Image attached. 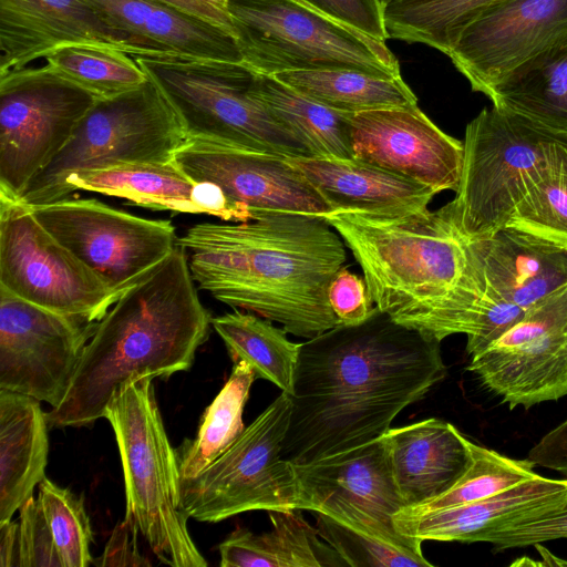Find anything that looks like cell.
I'll return each instance as SVG.
<instances>
[{
  "label": "cell",
  "mask_w": 567,
  "mask_h": 567,
  "mask_svg": "<svg viewBox=\"0 0 567 567\" xmlns=\"http://www.w3.org/2000/svg\"><path fill=\"white\" fill-rule=\"evenodd\" d=\"M446 377L441 340L374 307L300 344L281 457L307 464L380 439Z\"/></svg>",
  "instance_id": "6da1fadb"
},
{
  "label": "cell",
  "mask_w": 567,
  "mask_h": 567,
  "mask_svg": "<svg viewBox=\"0 0 567 567\" xmlns=\"http://www.w3.org/2000/svg\"><path fill=\"white\" fill-rule=\"evenodd\" d=\"M200 290L301 338L339 324L328 287L347 259L323 216L267 213L243 223L204 221L177 238Z\"/></svg>",
  "instance_id": "7a4b0ae2"
},
{
  "label": "cell",
  "mask_w": 567,
  "mask_h": 567,
  "mask_svg": "<svg viewBox=\"0 0 567 567\" xmlns=\"http://www.w3.org/2000/svg\"><path fill=\"white\" fill-rule=\"evenodd\" d=\"M326 220L361 267L375 307L439 340L463 333L470 344L495 329L493 303L467 239L445 208L399 214L333 212Z\"/></svg>",
  "instance_id": "3957f363"
},
{
  "label": "cell",
  "mask_w": 567,
  "mask_h": 567,
  "mask_svg": "<svg viewBox=\"0 0 567 567\" xmlns=\"http://www.w3.org/2000/svg\"><path fill=\"white\" fill-rule=\"evenodd\" d=\"M212 319L198 298L187 251L177 244L97 322L64 399L47 412L49 427L91 424L104 417L122 386L187 371Z\"/></svg>",
  "instance_id": "277c9868"
},
{
  "label": "cell",
  "mask_w": 567,
  "mask_h": 567,
  "mask_svg": "<svg viewBox=\"0 0 567 567\" xmlns=\"http://www.w3.org/2000/svg\"><path fill=\"white\" fill-rule=\"evenodd\" d=\"M152 378L122 386L109 403L125 484V520L172 567L208 564L189 535L176 450L164 427Z\"/></svg>",
  "instance_id": "5b68a950"
},
{
  "label": "cell",
  "mask_w": 567,
  "mask_h": 567,
  "mask_svg": "<svg viewBox=\"0 0 567 567\" xmlns=\"http://www.w3.org/2000/svg\"><path fill=\"white\" fill-rule=\"evenodd\" d=\"M226 11L243 62L257 73L355 70L401 76L384 41L296 0H226Z\"/></svg>",
  "instance_id": "8992f818"
},
{
  "label": "cell",
  "mask_w": 567,
  "mask_h": 567,
  "mask_svg": "<svg viewBox=\"0 0 567 567\" xmlns=\"http://www.w3.org/2000/svg\"><path fill=\"white\" fill-rule=\"evenodd\" d=\"M559 137L494 105L483 109L466 125L460 185L443 206L458 231L475 239L504 228Z\"/></svg>",
  "instance_id": "52a82bcc"
},
{
  "label": "cell",
  "mask_w": 567,
  "mask_h": 567,
  "mask_svg": "<svg viewBox=\"0 0 567 567\" xmlns=\"http://www.w3.org/2000/svg\"><path fill=\"white\" fill-rule=\"evenodd\" d=\"M185 138L178 116L148 78L134 90L96 100L65 147L16 202L32 207L69 198L68 177L82 171L173 161Z\"/></svg>",
  "instance_id": "ba28073f"
},
{
  "label": "cell",
  "mask_w": 567,
  "mask_h": 567,
  "mask_svg": "<svg viewBox=\"0 0 567 567\" xmlns=\"http://www.w3.org/2000/svg\"><path fill=\"white\" fill-rule=\"evenodd\" d=\"M162 91L186 136L218 138L287 157L311 156L254 95L257 72L244 62L135 56Z\"/></svg>",
  "instance_id": "9c48e42d"
},
{
  "label": "cell",
  "mask_w": 567,
  "mask_h": 567,
  "mask_svg": "<svg viewBox=\"0 0 567 567\" xmlns=\"http://www.w3.org/2000/svg\"><path fill=\"white\" fill-rule=\"evenodd\" d=\"M291 406L281 392L203 472L181 480L189 518L217 523L256 509H300L295 464L281 457Z\"/></svg>",
  "instance_id": "30bf717a"
},
{
  "label": "cell",
  "mask_w": 567,
  "mask_h": 567,
  "mask_svg": "<svg viewBox=\"0 0 567 567\" xmlns=\"http://www.w3.org/2000/svg\"><path fill=\"white\" fill-rule=\"evenodd\" d=\"M96 100L48 64L0 74V200L21 196Z\"/></svg>",
  "instance_id": "8fae6325"
},
{
  "label": "cell",
  "mask_w": 567,
  "mask_h": 567,
  "mask_svg": "<svg viewBox=\"0 0 567 567\" xmlns=\"http://www.w3.org/2000/svg\"><path fill=\"white\" fill-rule=\"evenodd\" d=\"M0 287L48 310L99 322L120 298L18 202L0 200Z\"/></svg>",
  "instance_id": "7c38bea8"
},
{
  "label": "cell",
  "mask_w": 567,
  "mask_h": 567,
  "mask_svg": "<svg viewBox=\"0 0 567 567\" xmlns=\"http://www.w3.org/2000/svg\"><path fill=\"white\" fill-rule=\"evenodd\" d=\"M37 220L118 297L177 245L171 220L143 218L93 198L29 207Z\"/></svg>",
  "instance_id": "4fadbf2b"
},
{
  "label": "cell",
  "mask_w": 567,
  "mask_h": 567,
  "mask_svg": "<svg viewBox=\"0 0 567 567\" xmlns=\"http://www.w3.org/2000/svg\"><path fill=\"white\" fill-rule=\"evenodd\" d=\"M467 369L511 409L567 395V284L527 309Z\"/></svg>",
  "instance_id": "5bb4252c"
},
{
  "label": "cell",
  "mask_w": 567,
  "mask_h": 567,
  "mask_svg": "<svg viewBox=\"0 0 567 567\" xmlns=\"http://www.w3.org/2000/svg\"><path fill=\"white\" fill-rule=\"evenodd\" d=\"M96 327L97 322L48 310L0 287V390L56 408Z\"/></svg>",
  "instance_id": "9a60e30c"
},
{
  "label": "cell",
  "mask_w": 567,
  "mask_h": 567,
  "mask_svg": "<svg viewBox=\"0 0 567 567\" xmlns=\"http://www.w3.org/2000/svg\"><path fill=\"white\" fill-rule=\"evenodd\" d=\"M175 163L194 181L210 182L254 219L286 212L326 216L330 206L287 156L218 138L186 136Z\"/></svg>",
  "instance_id": "2e32d148"
},
{
  "label": "cell",
  "mask_w": 567,
  "mask_h": 567,
  "mask_svg": "<svg viewBox=\"0 0 567 567\" xmlns=\"http://www.w3.org/2000/svg\"><path fill=\"white\" fill-rule=\"evenodd\" d=\"M353 158L433 188L456 192L464 146L417 104L350 114Z\"/></svg>",
  "instance_id": "e0dca14e"
},
{
  "label": "cell",
  "mask_w": 567,
  "mask_h": 567,
  "mask_svg": "<svg viewBox=\"0 0 567 567\" xmlns=\"http://www.w3.org/2000/svg\"><path fill=\"white\" fill-rule=\"evenodd\" d=\"M567 34V0H506L462 33L447 56L486 96L508 74Z\"/></svg>",
  "instance_id": "ac0fdd59"
},
{
  "label": "cell",
  "mask_w": 567,
  "mask_h": 567,
  "mask_svg": "<svg viewBox=\"0 0 567 567\" xmlns=\"http://www.w3.org/2000/svg\"><path fill=\"white\" fill-rule=\"evenodd\" d=\"M76 43L148 56L86 0H0V74Z\"/></svg>",
  "instance_id": "d6986e66"
},
{
  "label": "cell",
  "mask_w": 567,
  "mask_h": 567,
  "mask_svg": "<svg viewBox=\"0 0 567 567\" xmlns=\"http://www.w3.org/2000/svg\"><path fill=\"white\" fill-rule=\"evenodd\" d=\"M567 501V478L536 474L507 489L472 503L393 516L395 529L423 540L484 543L494 532L559 509Z\"/></svg>",
  "instance_id": "ffe728a7"
},
{
  "label": "cell",
  "mask_w": 567,
  "mask_h": 567,
  "mask_svg": "<svg viewBox=\"0 0 567 567\" xmlns=\"http://www.w3.org/2000/svg\"><path fill=\"white\" fill-rule=\"evenodd\" d=\"M300 509L315 513L337 503L352 504L385 524L405 507L391 471L383 437L307 464H295Z\"/></svg>",
  "instance_id": "44dd1931"
},
{
  "label": "cell",
  "mask_w": 567,
  "mask_h": 567,
  "mask_svg": "<svg viewBox=\"0 0 567 567\" xmlns=\"http://www.w3.org/2000/svg\"><path fill=\"white\" fill-rule=\"evenodd\" d=\"M148 56L243 62L227 29L161 0H86Z\"/></svg>",
  "instance_id": "7402d4cb"
},
{
  "label": "cell",
  "mask_w": 567,
  "mask_h": 567,
  "mask_svg": "<svg viewBox=\"0 0 567 567\" xmlns=\"http://www.w3.org/2000/svg\"><path fill=\"white\" fill-rule=\"evenodd\" d=\"M394 483L405 507L442 495L472 463L470 442L453 424L431 417L383 434Z\"/></svg>",
  "instance_id": "603a6c76"
},
{
  "label": "cell",
  "mask_w": 567,
  "mask_h": 567,
  "mask_svg": "<svg viewBox=\"0 0 567 567\" xmlns=\"http://www.w3.org/2000/svg\"><path fill=\"white\" fill-rule=\"evenodd\" d=\"M333 212L399 214L429 207L433 188L357 158L287 157Z\"/></svg>",
  "instance_id": "cb8c5ba5"
},
{
  "label": "cell",
  "mask_w": 567,
  "mask_h": 567,
  "mask_svg": "<svg viewBox=\"0 0 567 567\" xmlns=\"http://www.w3.org/2000/svg\"><path fill=\"white\" fill-rule=\"evenodd\" d=\"M467 246L486 286L525 311L567 284V250L525 233L504 227Z\"/></svg>",
  "instance_id": "d4e9b609"
},
{
  "label": "cell",
  "mask_w": 567,
  "mask_h": 567,
  "mask_svg": "<svg viewBox=\"0 0 567 567\" xmlns=\"http://www.w3.org/2000/svg\"><path fill=\"white\" fill-rule=\"evenodd\" d=\"M48 427L39 400L0 390V523L10 520L45 478Z\"/></svg>",
  "instance_id": "484cf974"
},
{
  "label": "cell",
  "mask_w": 567,
  "mask_h": 567,
  "mask_svg": "<svg viewBox=\"0 0 567 567\" xmlns=\"http://www.w3.org/2000/svg\"><path fill=\"white\" fill-rule=\"evenodd\" d=\"M300 509L268 511L272 527L254 534L237 528L218 549L223 567H340L341 556L309 525Z\"/></svg>",
  "instance_id": "4316f807"
},
{
  "label": "cell",
  "mask_w": 567,
  "mask_h": 567,
  "mask_svg": "<svg viewBox=\"0 0 567 567\" xmlns=\"http://www.w3.org/2000/svg\"><path fill=\"white\" fill-rule=\"evenodd\" d=\"M316 528L351 567H432L422 551V540L399 533L346 503L328 505L317 512Z\"/></svg>",
  "instance_id": "83f0119b"
},
{
  "label": "cell",
  "mask_w": 567,
  "mask_h": 567,
  "mask_svg": "<svg viewBox=\"0 0 567 567\" xmlns=\"http://www.w3.org/2000/svg\"><path fill=\"white\" fill-rule=\"evenodd\" d=\"M488 97L497 109L567 136V34L508 74Z\"/></svg>",
  "instance_id": "f1b7e54d"
},
{
  "label": "cell",
  "mask_w": 567,
  "mask_h": 567,
  "mask_svg": "<svg viewBox=\"0 0 567 567\" xmlns=\"http://www.w3.org/2000/svg\"><path fill=\"white\" fill-rule=\"evenodd\" d=\"M71 195L75 190L127 199L156 210L200 214L195 204L197 182L174 161L121 163L86 169L68 177Z\"/></svg>",
  "instance_id": "f546056e"
},
{
  "label": "cell",
  "mask_w": 567,
  "mask_h": 567,
  "mask_svg": "<svg viewBox=\"0 0 567 567\" xmlns=\"http://www.w3.org/2000/svg\"><path fill=\"white\" fill-rule=\"evenodd\" d=\"M252 93L311 156L353 158L351 113L320 104L271 75L257 73Z\"/></svg>",
  "instance_id": "4dcf8cb0"
},
{
  "label": "cell",
  "mask_w": 567,
  "mask_h": 567,
  "mask_svg": "<svg viewBox=\"0 0 567 567\" xmlns=\"http://www.w3.org/2000/svg\"><path fill=\"white\" fill-rule=\"evenodd\" d=\"M255 313L235 309L212 319L234 363L243 361L261 378L291 394L300 344L284 328Z\"/></svg>",
  "instance_id": "1f68e13d"
},
{
  "label": "cell",
  "mask_w": 567,
  "mask_h": 567,
  "mask_svg": "<svg viewBox=\"0 0 567 567\" xmlns=\"http://www.w3.org/2000/svg\"><path fill=\"white\" fill-rule=\"evenodd\" d=\"M297 92L344 113L417 104L400 78H384L355 70L291 71L271 75Z\"/></svg>",
  "instance_id": "d6a6232c"
},
{
  "label": "cell",
  "mask_w": 567,
  "mask_h": 567,
  "mask_svg": "<svg viewBox=\"0 0 567 567\" xmlns=\"http://www.w3.org/2000/svg\"><path fill=\"white\" fill-rule=\"evenodd\" d=\"M506 0H393L382 8L388 39L423 43L449 55L462 33Z\"/></svg>",
  "instance_id": "836d02e7"
},
{
  "label": "cell",
  "mask_w": 567,
  "mask_h": 567,
  "mask_svg": "<svg viewBox=\"0 0 567 567\" xmlns=\"http://www.w3.org/2000/svg\"><path fill=\"white\" fill-rule=\"evenodd\" d=\"M255 380L247 363H234L230 377L205 410L197 435L176 450L181 480L203 472L244 432L243 412Z\"/></svg>",
  "instance_id": "e575fe53"
},
{
  "label": "cell",
  "mask_w": 567,
  "mask_h": 567,
  "mask_svg": "<svg viewBox=\"0 0 567 567\" xmlns=\"http://www.w3.org/2000/svg\"><path fill=\"white\" fill-rule=\"evenodd\" d=\"M45 60L54 72L97 100L134 90L148 79L131 54L110 47L66 44L51 51Z\"/></svg>",
  "instance_id": "d590c367"
},
{
  "label": "cell",
  "mask_w": 567,
  "mask_h": 567,
  "mask_svg": "<svg viewBox=\"0 0 567 567\" xmlns=\"http://www.w3.org/2000/svg\"><path fill=\"white\" fill-rule=\"evenodd\" d=\"M505 227L567 250V136L553 144L547 167Z\"/></svg>",
  "instance_id": "8d00e7d4"
},
{
  "label": "cell",
  "mask_w": 567,
  "mask_h": 567,
  "mask_svg": "<svg viewBox=\"0 0 567 567\" xmlns=\"http://www.w3.org/2000/svg\"><path fill=\"white\" fill-rule=\"evenodd\" d=\"M470 447L472 463L453 487L432 501L405 508L422 513L472 503L536 475L535 465L527 458L514 460L473 442Z\"/></svg>",
  "instance_id": "74e56055"
},
{
  "label": "cell",
  "mask_w": 567,
  "mask_h": 567,
  "mask_svg": "<svg viewBox=\"0 0 567 567\" xmlns=\"http://www.w3.org/2000/svg\"><path fill=\"white\" fill-rule=\"evenodd\" d=\"M38 501L49 525L62 567L93 564V534L83 498L44 478L38 485Z\"/></svg>",
  "instance_id": "f35d334b"
},
{
  "label": "cell",
  "mask_w": 567,
  "mask_h": 567,
  "mask_svg": "<svg viewBox=\"0 0 567 567\" xmlns=\"http://www.w3.org/2000/svg\"><path fill=\"white\" fill-rule=\"evenodd\" d=\"M19 513L12 567H62L38 498L25 502Z\"/></svg>",
  "instance_id": "ab89813d"
},
{
  "label": "cell",
  "mask_w": 567,
  "mask_h": 567,
  "mask_svg": "<svg viewBox=\"0 0 567 567\" xmlns=\"http://www.w3.org/2000/svg\"><path fill=\"white\" fill-rule=\"evenodd\" d=\"M559 538H567V501L553 513L492 533L484 543L501 551Z\"/></svg>",
  "instance_id": "60d3db41"
},
{
  "label": "cell",
  "mask_w": 567,
  "mask_h": 567,
  "mask_svg": "<svg viewBox=\"0 0 567 567\" xmlns=\"http://www.w3.org/2000/svg\"><path fill=\"white\" fill-rule=\"evenodd\" d=\"M340 23L372 38L386 41L388 34L379 0H296Z\"/></svg>",
  "instance_id": "b9f144b4"
},
{
  "label": "cell",
  "mask_w": 567,
  "mask_h": 567,
  "mask_svg": "<svg viewBox=\"0 0 567 567\" xmlns=\"http://www.w3.org/2000/svg\"><path fill=\"white\" fill-rule=\"evenodd\" d=\"M328 299L339 324H357L364 321L375 306L364 278L341 267L328 287Z\"/></svg>",
  "instance_id": "7bdbcfd3"
},
{
  "label": "cell",
  "mask_w": 567,
  "mask_h": 567,
  "mask_svg": "<svg viewBox=\"0 0 567 567\" xmlns=\"http://www.w3.org/2000/svg\"><path fill=\"white\" fill-rule=\"evenodd\" d=\"M138 530L124 519L113 530L99 566H150L151 563L140 553L137 548Z\"/></svg>",
  "instance_id": "ee69618b"
},
{
  "label": "cell",
  "mask_w": 567,
  "mask_h": 567,
  "mask_svg": "<svg viewBox=\"0 0 567 567\" xmlns=\"http://www.w3.org/2000/svg\"><path fill=\"white\" fill-rule=\"evenodd\" d=\"M535 466H543L567 475V420L545 434L528 452Z\"/></svg>",
  "instance_id": "f6af8a7d"
},
{
  "label": "cell",
  "mask_w": 567,
  "mask_h": 567,
  "mask_svg": "<svg viewBox=\"0 0 567 567\" xmlns=\"http://www.w3.org/2000/svg\"><path fill=\"white\" fill-rule=\"evenodd\" d=\"M182 10L218 24L234 35L233 25L226 11V0H161Z\"/></svg>",
  "instance_id": "bcb514c9"
},
{
  "label": "cell",
  "mask_w": 567,
  "mask_h": 567,
  "mask_svg": "<svg viewBox=\"0 0 567 567\" xmlns=\"http://www.w3.org/2000/svg\"><path fill=\"white\" fill-rule=\"evenodd\" d=\"M393 0H379L380 2V6L383 8L385 7L388 3L392 2Z\"/></svg>",
  "instance_id": "7dc6e473"
}]
</instances>
